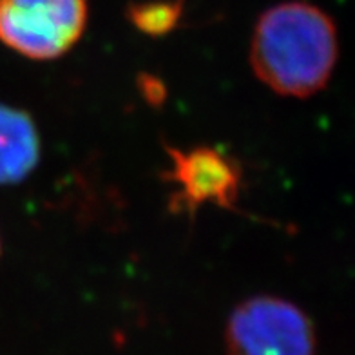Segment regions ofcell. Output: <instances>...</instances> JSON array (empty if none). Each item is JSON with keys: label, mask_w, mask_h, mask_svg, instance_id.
<instances>
[{"label": "cell", "mask_w": 355, "mask_h": 355, "mask_svg": "<svg viewBox=\"0 0 355 355\" xmlns=\"http://www.w3.org/2000/svg\"><path fill=\"white\" fill-rule=\"evenodd\" d=\"M337 60V26L319 6L288 0L259 15L248 62L256 78L272 93L312 98L328 85Z\"/></svg>", "instance_id": "obj_1"}, {"label": "cell", "mask_w": 355, "mask_h": 355, "mask_svg": "<svg viewBox=\"0 0 355 355\" xmlns=\"http://www.w3.org/2000/svg\"><path fill=\"white\" fill-rule=\"evenodd\" d=\"M227 355H315L318 336L309 313L277 295H254L230 312Z\"/></svg>", "instance_id": "obj_2"}, {"label": "cell", "mask_w": 355, "mask_h": 355, "mask_svg": "<svg viewBox=\"0 0 355 355\" xmlns=\"http://www.w3.org/2000/svg\"><path fill=\"white\" fill-rule=\"evenodd\" d=\"M87 17V0H0V42L29 60H56L78 44Z\"/></svg>", "instance_id": "obj_3"}, {"label": "cell", "mask_w": 355, "mask_h": 355, "mask_svg": "<svg viewBox=\"0 0 355 355\" xmlns=\"http://www.w3.org/2000/svg\"><path fill=\"white\" fill-rule=\"evenodd\" d=\"M171 168L165 178L173 183V205L182 211H196L203 205L230 209L241 189L239 165L214 147L176 149L167 147Z\"/></svg>", "instance_id": "obj_4"}, {"label": "cell", "mask_w": 355, "mask_h": 355, "mask_svg": "<svg viewBox=\"0 0 355 355\" xmlns=\"http://www.w3.org/2000/svg\"><path fill=\"white\" fill-rule=\"evenodd\" d=\"M40 162V136L28 112L0 103V185L19 183Z\"/></svg>", "instance_id": "obj_5"}, {"label": "cell", "mask_w": 355, "mask_h": 355, "mask_svg": "<svg viewBox=\"0 0 355 355\" xmlns=\"http://www.w3.org/2000/svg\"><path fill=\"white\" fill-rule=\"evenodd\" d=\"M185 8V0H149L135 2L127 8V20L140 33L164 37L178 26Z\"/></svg>", "instance_id": "obj_6"}, {"label": "cell", "mask_w": 355, "mask_h": 355, "mask_svg": "<svg viewBox=\"0 0 355 355\" xmlns=\"http://www.w3.org/2000/svg\"><path fill=\"white\" fill-rule=\"evenodd\" d=\"M138 82H140L141 94H144L147 102L153 103V105H158V103L164 102L167 93H165V85L162 80L150 75H141Z\"/></svg>", "instance_id": "obj_7"}]
</instances>
